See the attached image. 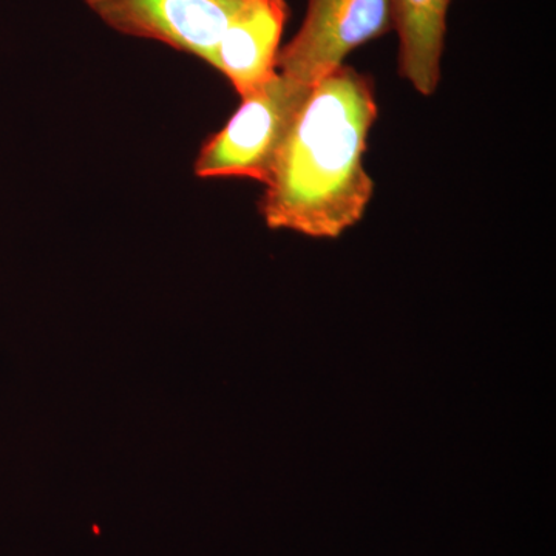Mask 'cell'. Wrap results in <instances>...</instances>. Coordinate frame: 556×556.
I'll list each match as a JSON object with an SVG mask.
<instances>
[{
  "label": "cell",
  "mask_w": 556,
  "mask_h": 556,
  "mask_svg": "<svg viewBox=\"0 0 556 556\" xmlns=\"http://www.w3.org/2000/svg\"><path fill=\"white\" fill-rule=\"evenodd\" d=\"M393 28V0H309L298 35L278 51L276 72L313 89L351 51Z\"/></svg>",
  "instance_id": "3957f363"
},
{
  "label": "cell",
  "mask_w": 556,
  "mask_h": 556,
  "mask_svg": "<svg viewBox=\"0 0 556 556\" xmlns=\"http://www.w3.org/2000/svg\"><path fill=\"white\" fill-rule=\"evenodd\" d=\"M378 113L371 79L353 67L318 80L265 182L260 211L268 228L338 239L361 222L375 192L364 155Z\"/></svg>",
  "instance_id": "6da1fadb"
},
{
  "label": "cell",
  "mask_w": 556,
  "mask_h": 556,
  "mask_svg": "<svg viewBox=\"0 0 556 556\" xmlns=\"http://www.w3.org/2000/svg\"><path fill=\"white\" fill-rule=\"evenodd\" d=\"M287 20L285 0H247L229 22L211 65L229 79L241 100L276 75Z\"/></svg>",
  "instance_id": "5b68a950"
},
{
  "label": "cell",
  "mask_w": 556,
  "mask_h": 556,
  "mask_svg": "<svg viewBox=\"0 0 556 556\" xmlns=\"http://www.w3.org/2000/svg\"><path fill=\"white\" fill-rule=\"evenodd\" d=\"M311 89L276 72L241 105L225 127L204 142L195 161L201 178L268 181L278 149Z\"/></svg>",
  "instance_id": "7a4b0ae2"
},
{
  "label": "cell",
  "mask_w": 556,
  "mask_h": 556,
  "mask_svg": "<svg viewBox=\"0 0 556 556\" xmlns=\"http://www.w3.org/2000/svg\"><path fill=\"white\" fill-rule=\"evenodd\" d=\"M450 2L452 0H393L399 73L424 97H431L441 80Z\"/></svg>",
  "instance_id": "8992f818"
},
{
  "label": "cell",
  "mask_w": 556,
  "mask_h": 556,
  "mask_svg": "<svg viewBox=\"0 0 556 556\" xmlns=\"http://www.w3.org/2000/svg\"><path fill=\"white\" fill-rule=\"evenodd\" d=\"M247 0H87L113 30L159 40L211 64L229 22Z\"/></svg>",
  "instance_id": "277c9868"
}]
</instances>
